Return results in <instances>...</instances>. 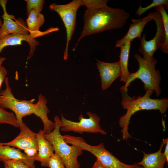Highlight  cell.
I'll use <instances>...</instances> for the list:
<instances>
[{"label": "cell", "mask_w": 168, "mask_h": 168, "mask_svg": "<svg viewBox=\"0 0 168 168\" xmlns=\"http://www.w3.org/2000/svg\"><path fill=\"white\" fill-rule=\"evenodd\" d=\"M44 21V16L37 9L34 8L31 10L26 20V23L29 34L32 38L35 39L36 38L59 30L58 27H51L45 31H40V28L43 24Z\"/></svg>", "instance_id": "4fadbf2b"}, {"label": "cell", "mask_w": 168, "mask_h": 168, "mask_svg": "<svg viewBox=\"0 0 168 168\" xmlns=\"http://www.w3.org/2000/svg\"><path fill=\"white\" fill-rule=\"evenodd\" d=\"M159 6H164L165 10H167V9H168V0H153L151 4L144 7H142L140 3L136 12V14L138 16H140L151 8Z\"/></svg>", "instance_id": "7402d4cb"}, {"label": "cell", "mask_w": 168, "mask_h": 168, "mask_svg": "<svg viewBox=\"0 0 168 168\" xmlns=\"http://www.w3.org/2000/svg\"><path fill=\"white\" fill-rule=\"evenodd\" d=\"M6 59L5 57H1L0 58V68L2 66V65L3 61Z\"/></svg>", "instance_id": "f546056e"}, {"label": "cell", "mask_w": 168, "mask_h": 168, "mask_svg": "<svg viewBox=\"0 0 168 168\" xmlns=\"http://www.w3.org/2000/svg\"><path fill=\"white\" fill-rule=\"evenodd\" d=\"M155 9L156 12L150 13L156 25L155 36L147 41L146 35L143 34L140 40L138 50L144 58L153 57L159 49L163 53H168V15L163 6H157Z\"/></svg>", "instance_id": "277c9868"}, {"label": "cell", "mask_w": 168, "mask_h": 168, "mask_svg": "<svg viewBox=\"0 0 168 168\" xmlns=\"http://www.w3.org/2000/svg\"><path fill=\"white\" fill-rule=\"evenodd\" d=\"M152 20L150 13L147 16L141 19H132V23L130 25L127 32L122 38L116 41L115 47H120L127 42H131L133 39L136 38H138L140 40L142 32L146 24Z\"/></svg>", "instance_id": "5bb4252c"}, {"label": "cell", "mask_w": 168, "mask_h": 168, "mask_svg": "<svg viewBox=\"0 0 168 168\" xmlns=\"http://www.w3.org/2000/svg\"><path fill=\"white\" fill-rule=\"evenodd\" d=\"M20 132L19 134L11 141L1 142L2 145L25 150L33 148L38 151V144L36 133L31 131L23 122L19 124Z\"/></svg>", "instance_id": "8fae6325"}, {"label": "cell", "mask_w": 168, "mask_h": 168, "mask_svg": "<svg viewBox=\"0 0 168 168\" xmlns=\"http://www.w3.org/2000/svg\"><path fill=\"white\" fill-rule=\"evenodd\" d=\"M88 118L84 117L81 114L78 122H74L65 119L62 115L61 121L62 125L60 129L64 132H73L80 134L84 133H97L106 135L107 133L101 127L100 123V118L96 114L87 112Z\"/></svg>", "instance_id": "9c48e42d"}, {"label": "cell", "mask_w": 168, "mask_h": 168, "mask_svg": "<svg viewBox=\"0 0 168 168\" xmlns=\"http://www.w3.org/2000/svg\"><path fill=\"white\" fill-rule=\"evenodd\" d=\"M7 0H0L3 14L2 17L3 23L0 30V39L10 34L29 35V34L26 22L21 18L16 19L14 16L8 14L6 5Z\"/></svg>", "instance_id": "30bf717a"}, {"label": "cell", "mask_w": 168, "mask_h": 168, "mask_svg": "<svg viewBox=\"0 0 168 168\" xmlns=\"http://www.w3.org/2000/svg\"><path fill=\"white\" fill-rule=\"evenodd\" d=\"M163 153L166 157L167 161L168 162V141L165 144V150Z\"/></svg>", "instance_id": "f1b7e54d"}, {"label": "cell", "mask_w": 168, "mask_h": 168, "mask_svg": "<svg viewBox=\"0 0 168 168\" xmlns=\"http://www.w3.org/2000/svg\"><path fill=\"white\" fill-rule=\"evenodd\" d=\"M5 168H10L9 166L5 164H4Z\"/></svg>", "instance_id": "1f68e13d"}, {"label": "cell", "mask_w": 168, "mask_h": 168, "mask_svg": "<svg viewBox=\"0 0 168 168\" xmlns=\"http://www.w3.org/2000/svg\"><path fill=\"white\" fill-rule=\"evenodd\" d=\"M134 57L138 62L139 68L136 72L130 73L124 86L128 88L132 82L136 79H139L143 83L144 90H151L155 91L158 97L161 93L160 84L161 77L159 71L155 69L157 60L153 57H142L138 54H135Z\"/></svg>", "instance_id": "8992f818"}, {"label": "cell", "mask_w": 168, "mask_h": 168, "mask_svg": "<svg viewBox=\"0 0 168 168\" xmlns=\"http://www.w3.org/2000/svg\"><path fill=\"white\" fill-rule=\"evenodd\" d=\"M92 168H105L100 162L96 159Z\"/></svg>", "instance_id": "83f0119b"}, {"label": "cell", "mask_w": 168, "mask_h": 168, "mask_svg": "<svg viewBox=\"0 0 168 168\" xmlns=\"http://www.w3.org/2000/svg\"><path fill=\"white\" fill-rule=\"evenodd\" d=\"M107 0H82V6H85L87 10L93 11L107 7Z\"/></svg>", "instance_id": "44dd1931"}, {"label": "cell", "mask_w": 168, "mask_h": 168, "mask_svg": "<svg viewBox=\"0 0 168 168\" xmlns=\"http://www.w3.org/2000/svg\"><path fill=\"white\" fill-rule=\"evenodd\" d=\"M10 124L16 128L19 127L14 113L7 111L0 106V124Z\"/></svg>", "instance_id": "ffe728a7"}, {"label": "cell", "mask_w": 168, "mask_h": 168, "mask_svg": "<svg viewBox=\"0 0 168 168\" xmlns=\"http://www.w3.org/2000/svg\"><path fill=\"white\" fill-rule=\"evenodd\" d=\"M129 17L128 13L124 10L108 6L95 10H86L83 16L84 25L77 44L86 36L122 28Z\"/></svg>", "instance_id": "3957f363"}, {"label": "cell", "mask_w": 168, "mask_h": 168, "mask_svg": "<svg viewBox=\"0 0 168 168\" xmlns=\"http://www.w3.org/2000/svg\"><path fill=\"white\" fill-rule=\"evenodd\" d=\"M2 24V21L0 18V30Z\"/></svg>", "instance_id": "4dcf8cb0"}, {"label": "cell", "mask_w": 168, "mask_h": 168, "mask_svg": "<svg viewBox=\"0 0 168 168\" xmlns=\"http://www.w3.org/2000/svg\"><path fill=\"white\" fill-rule=\"evenodd\" d=\"M45 167L49 168H67L61 157L56 152L48 159Z\"/></svg>", "instance_id": "603a6c76"}, {"label": "cell", "mask_w": 168, "mask_h": 168, "mask_svg": "<svg viewBox=\"0 0 168 168\" xmlns=\"http://www.w3.org/2000/svg\"><path fill=\"white\" fill-rule=\"evenodd\" d=\"M101 78L103 90L108 88L113 82L122 75L119 61L114 63H106L96 59Z\"/></svg>", "instance_id": "7c38bea8"}, {"label": "cell", "mask_w": 168, "mask_h": 168, "mask_svg": "<svg viewBox=\"0 0 168 168\" xmlns=\"http://www.w3.org/2000/svg\"><path fill=\"white\" fill-rule=\"evenodd\" d=\"M26 3V10L28 16L31 10L35 8L41 13L43 8L44 0H25Z\"/></svg>", "instance_id": "cb8c5ba5"}, {"label": "cell", "mask_w": 168, "mask_h": 168, "mask_svg": "<svg viewBox=\"0 0 168 168\" xmlns=\"http://www.w3.org/2000/svg\"><path fill=\"white\" fill-rule=\"evenodd\" d=\"M23 41L29 44L30 51L27 60H29L32 56L39 43L35 39L29 35L10 34L0 39V53L5 47L7 46L21 45Z\"/></svg>", "instance_id": "9a60e30c"}, {"label": "cell", "mask_w": 168, "mask_h": 168, "mask_svg": "<svg viewBox=\"0 0 168 168\" xmlns=\"http://www.w3.org/2000/svg\"><path fill=\"white\" fill-rule=\"evenodd\" d=\"M131 44V42H127L120 47V52L119 61L122 72L120 80L125 83L127 81L130 73L128 69V64Z\"/></svg>", "instance_id": "d6986e66"}, {"label": "cell", "mask_w": 168, "mask_h": 168, "mask_svg": "<svg viewBox=\"0 0 168 168\" xmlns=\"http://www.w3.org/2000/svg\"><path fill=\"white\" fill-rule=\"evenodd\" d=\"M5 89L0 93V106L8 109L13 112L19 124L23 122L22 118L31 114H35L41 120L45 134H48L54 129L55 123L48 118L49 110L47 105V100L45 96L40 94L38 100L33 103L34 99L30 100H20L15 98L13 94L7 77L4 80Z\"/></svg>", "instance_id": "6da1fadb"}, {"label": "cell", "mask_w": 168, "mask_h": 168, "mask_svg": "<svg viewBox=\"0 0 168 168\" xmlns=\"http://www.w3.org/2000/svg\"><path fill=\"white\" fill-rule=\"evenodd\" d=\"M168 141V138L163 139L159 150L155 152L146 153L142 151L143 158L140 161L137 162V164L143 168H164L165 163L168 161L162 150Z\"/></svg>", "instance_id": "2e32d148"}, {"label": "cell", "mask_w": 168, "mask_h": 168, "mask_svg": "<svg viewBox=\"0 0 168 168\" xmlns=\"http://www.w3.org/2000/svg\"><path fill=\"white\" fill-rule=\"evenodd\" d=\"M34 157H29L20 150L15 147L2 145L0 142V161L4 162L10 160L22 161L32 168H35Z\"/></svg>", "instance_id": "ac0fdd59"}, {"label": "cell", "mask_w": 168, "mask_h": 168, "mask_svg": "<svg viewBox=\"0 0 168 168\" xmlns=\"http://www.w3.org/2000/svg\"><path fill=\"white\" fill-rule=\"evenodd\" d=\"M43 130L40 129L36 133L38 144V151L34 156L35 161L41 163V166L45 167L48 159L54 153V147L51 143L44 137Z\"/></svg>", "instance_id": "e0dca14e"}, {"label": "cell", "mask_w": 168, "mask_h": 168, "mask_svg": "<svg viewBox=\"0 0 168 168\" xmlns=\"http://www.w3.org/2000/svg\"><path fill=\"white\" fill-rule=\"evenodd\" d=\"M54 120V129L48 134L44 133V137L52 145L54 152L59 155L67 168H80V164L77 159L83 154V150L75 145L70 146L67 143L60 133L62 125L60 119L56 116Z\"/></svg>", "instance_id": "5b68a950"}, {"label": "cell", "mask_w": 168, "mask_h": 168, "mask_svg": "<svg viewBox=\"0 0 168 168\" xmlns=\"http://www.w3.org/2000/svg\"><path fill=\"white\" fill-rule=\"evenodd\" d=\"M24 153L29 157H34L37 153L38 150L33 148H29L24 150Z\"/></svg>", "instance_id": "484cf974"}, {"label": "cell", "mask_w": 168, "mask_h": 168, "mask_svg": "<svg viewBox=\"0 0 168 168\" xmlns=\"http://www.w3.org/2000/svg\"><path fill=\"white\" fill-rule=\"evenodd\" d=\"M72 144L83 151L91 152L105 168H143L136 163L132 165L123 163L106 150L102 142L96 146L91 145L87 143L82 138L76 137Z\"/></svg>", "instance_id": "52a82bcc"}, {"label": "cell", "mask_w": 168, "mask_h": 168, "mask_svg": "<svg viewBox=\"0 0 168 168\" xmlns=\"http://www.w3.org/2000/svg\"><path fill=\"white\" fill-rule=\"evenodd\" d=\"M120 90L122 98L121 104L123 108L127 110L126 113L119 118V121L123 140H127L132 137L128 132V126L131 116L137 112L142 110H157L162 114L167 111L168 99L151 98L154 91L152 90H146L144 96L136 98L135 96L131 97L128 95V88L124 86H122Z\"/></svg>", "instance_id": "7a4b0ae2"}, {"label": "cell", "mask_w": 168, "mask_h": 168, "mask_svg": "<svg viewBox=\"0 0 168 168\" xmlns=\"http://www.w3.org/2000/svg\"><path fill=\"white\" fill-rule=\"evenodd\" d=\"M81 6L82 0H74L66 4L58 5L54 3L49 6L50 10L55 11L59 15L66 28V43L63 56L65 60L67 59L69 44L75 31L77 11Z\"/></svg>", "instance_id": "ba28073f"}, {"label": "cell", "mask_w": 168, "mask_h": 168, "mask_svg": "<svg viewBox=\"0 0 168 168\" xmlns=\"http://www.w3.org/2000/svg\"><path fill=\"white\" fill-rule=\"evenodd\" d=\"M3 162L10 168H32L24 162L17 160H8Z\"/></svg>", "instance_id": "d4e9b609"}, {"label": "cell", "mask_w": 168, "mask_h": 168, "mask_svg": "<svg viewBox=\"0 0 168 168\" xmlns=\"http://www.w3.org/2000/svg\"><path fill=\"white\" fill-rule=\"evenodd\" d=\"M7 74V71L6 68L2 66L0 68V89L2 83L5 78V76Z\"/></svg>", "instance_id": "4316f807"}]
</instances>
